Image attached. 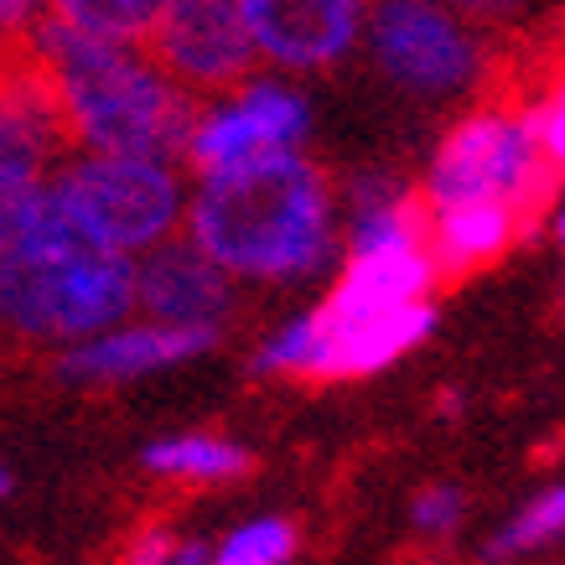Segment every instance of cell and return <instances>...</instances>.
<instances>
[{"label":"cell","instance_id":"1","mask_svg":"<svg viewBox=\"0 0 565 565\" xmlns=\"http://www.w3.org/2000/svg\"><path fill=\"white\" fill-rule=\"evenodd\" d=\"M182 234L234 280H311L338 255V192L301 146L270 151L198 177Z\"/></svg>","mask_w":565,"mask_h":565},{"label":"cell","instance_id":"2","mask_svg":"<svg viewBox=\"0 0 565 565\" xmlns=\"http://www.w3.org/2000/svg\"><path fill=\"white\" fill-rule=\"evenodd\" d=\"M17 47L47 78L68 151L156 156L182 167V140L198 99L172 84L140 42H104L78 32L57 11H36L17 32Z\"/></svg>","mask_w":565,"mask_h":565},{"label":"cell","instance_id":"3","mask_svg":"<svg viewBox=\"0 0 565 565\" xmlns=\"http://www.w3.org/2000/svg\"><path fill=\"white\" fill-rule=\"evenodd\" d=\"M136 311V259L88 244L57 203L0 244V327L21 343L68 348Z\"/></svg>","mask_w":565,"mask_h":565},{"label":"cell","instance_id":"4","mask_svg":"<svg viewBox=\"0 0 565 565\" xmlns=\"http://www.w3.org/2000/svg\"><path fill=\"white\" fill-rule=\"evenodd\" d=\"M57 213L99 249L146 255L151 244L172 239L188 213V182L177 161L115 151H63L47 172Z\"/></svg>","mask_w":565,"mask_h":565},{"label":"cell","instance_id":"5","mask_svg":"<svg viewBox=\"0 0 565 565\" xmlns=\"http://www.w3.org/2000/svg\"><path fill=\"white\" fill-rule=\"evenodd\" d=\"M415 188L426 198V213L451 203H503L514 207L524 228L534 234V223H540L550 192H555V167L540 151L530 109L493 99L467 109L462 120L446 130Z\"/></svg>","mask_w":565,"mask_h":565},{"label":"cell","instance_id":"6","mask_svg":"<svg viewBox=\"0 0 565 565\" xmlns=\"http://www.w3.org/2000/svg\"><path fill=\"white\" fill-rule=\"evenodd\" d=\"M363 42L379 73L411 99H462L488 73V42L441 0H374Z\"/></svg>","mask_w":565,"mask_h":565},{"label":"cell","instance_id":"7","mask_svg":"<svg viewBox=\"0 0 565 565\" xmlns=\"http://www.w3.org/2000/svg\"><path fill=\"white\" fill-rule=\"evenodd\" d=\"M311 130V104L296 84H286L280 73H249L244 84H234L228 94L198 99L182 140V167H192L198 177L239 167L255 156L270 151H296Z\"/></svg>","mask_w":565,"mask_h":565},{"label":"cell","instance_id":"8","mask_svg":"<svg viewBox=\"0 0 565 565\" xmlns=\"http://www.w3.org/2000/svg\"><path fill=\"white\" fill-rule=\"evenodd\" d=\"M172 84H182L192 99H213L259 73V52L249 42L234 0H167L151 36L140 42Z\"/></svg>","mask_w":565,"mask_h":565},{"label":"cell","instance_id":"9","mask_svg":"<svg viewBox=\"0 0 565 565\" xmlns=\"http://www.w3.org/2000/svg\"><path fill=\"white\" fill-rule=\"evenodd\" d=\"M259 63L275 73H322L363 42L374 0H234Z\"/></svg>","mask_w":565,"mask_h":565},{"label":"cell","instance_id":"10","mask_svg":"<svg viewBox=\"0 0 565 565\" xmlns=\"http://www.w3.org/2000/svg\"><path fill=\"white\" fill-rule=\"evenodd\" d=\"M218 338L223 327H172L130 311L125 322L104 327L84 343L57 348V379L84 384V390H115V384H136V379L198 359L207 348H218Z\"/></svg>","mask_w":565,"mask_h":565},{"label":"cell","instance_id":"11","mask_svg":"<svg viewBox=\"0 0 565 565\" xmlns=\"http://www.w3.org/2000/svg\"><path fill=\"white\" fill-rule=\"evenodd\" d=\"M239 307L234 275L218 259H207L198 244L177 228L172 239L136 255V311L172 327H223Z\"/></svg>","mask_w":565,"mask_h":565},{"label":"cell","instance_id":"12","mask_svg":"<svg viewBox=\"0 0 565 565\" xmlns=\"http://www.w3.org/2000/svg\"><path fill=\"white\" fill-rule=\"evenodd\" d=\"M436 286V265H430L426 244H394V249H359L343 259V270L332 280V291L317 301V317L327 327L363 322V317H384L411 301H430Z\"/></svg>","mask_w":565,"mask_h":565},{"label":"cell","instance_id":"13","mask_svg":"<svg viewBox=\"0 0 565 565\" xmlns=\"http://www.w3.org/2000/svg\"><path fill=\"white\" fill-rule=\"evenodd\" d=\"M317 317V311H311ZM436 332V307L430 301H411L399 311L384 317H363V322L327 327L317 317V359H311L307 379H363V374H384L390 363H399L411 348H420Z\"/></svg>","mask_w":565,"mask_h":565},{"label":"cell","instance_id":"14","mask_svg":"<svg viewBox=\"0 0 565 565\" xmlns=\"http://www.w3.org/2000/svg\"><path fill=\"white\" fill-rule=\"evenodd\" d=\"M530 228L514 207L503 203H451V207H430V265L436 280H467V275L488 270L509 255Z\"/></svg>","mask_w":565,"mask_h":565},{"label":"cell","instance_id":"15","mask_svg":"<svg viewBox=\"0 0 565 565\" xmlns=\"http://www.w3.org/2000/svg\"><path fill=\"white\" fill-rule=\"evenodd\" d=\"M140 467L161 482H177V488H218V482L249 478L255 451L228 441V436H213V430H177V436H161L146 446Z\"/></svg>","mask_w":565,"mask_h":565},{"label":"cell","instance_id":"16","mask_svg":"<svg viewBox=\"0 0 565 565\" xmlns=\"http://www.w3.org/2000/svg\"><path fill=\"white\" fill-rule=\"evenodd\" d=\"M565 545V482H550L530 503H519L514 514L503 519L488 545H482V561L488 565H519V561H534L545 550Z\"/></svg>","mask_w":565,"mask_h":565},{"label":"cell","instance_id":"17","mask_svg":"<svg viewBox=\"0 0 565 565\" xmlns=\"http://www.w3.org/2000/svg\"><path fill=\"white\" fill-rule=\"evenodd\" d=\"M301 550V524L286 514H259L244 519L223 534L207 565H291Z\"/></svg>","mask_w":565,"mask_h":565},{"label":"cell","instance_id":"18","mask_svg":"<svg viewBox=\"0 0 565 565\" xmlns=\"http://www.w3.org/2000/svg\"><path fill=\"white\" fill-rule=\"evenodd\" d=\"M167 0H47V11L104 42H146Z\"/></svg>","mask_w":565,"mask_h":565},{"label":"cell","instance_id":"19","mask_svg":"<svg viewBox=\"0 0 565 565\" xmlns=\"http://www.w3.org/2000/svg\"><path fill=\"white\" fill-rule=\"evenodd\" d=\"M311 359H317V317L296 311L291 322H280L265 332V343L255 348V374L265 379H307Z\"/></svg>","mask_w":565,"mask_h":565},{"label":"cell","instance_id":"20","mask_svg":"<svg viewBox=\"0 0 565 565\" xmlns=\"http://www.w3.org/2000/svg\"><path fill=\"white\" fill-rule=\"evenodd\" d=\"M467 509H472V498H467L462 482H426L411 498V530L420 540H430V545H441L451 534H462Z\"/></svg>","mask_w":565,"mask_h":565},{"label":"cell","instance_id":"21","mask_svg":"<svg viewBox=\"0 0 565 565\" xmlns=\"http://www.w3.org/2000/svg\"><path fill=\"white\" fill-rule=\"evenodd\" d=\"M530 120H534V136H540L545 161L555 167V177H565V84L540 109H530Z\"/></svg>","mask_w":565,"mask_h":565},{"label":"cell","instance_id":"22","mask_svg":"<svg viewBox=\"0 0 565 565\" xmlns=\"http://www.w3.org/2000/svg\"><path fill=\"white\" fill-rule=\"evenodd\" d=\"M172 540H177L172 524L151 519V524H140V530L120 545L115 565H167V555H172Z\"/></svg>","mask_w":565,"mask_h":565},{"label":"cell","instance_id":"23","mask_svg":"<svg viewBox=\"0 0 565 565\" xmlns=\"http://www.w3.org/2000/svg\"><path fill=\"white\" fill-rule=\"evenodd\" d=\"M441 6H451L457 17L467 21V26H514L524 11H530V0H441Z\"/></svg>","mask_w":565,"mask_h":565},{"label":"cell","instance_id":"24","mask_svg":"<svg viewBox=\"0 0 565 565\" xmlns=\"http://www.w3.org/2000/svg\"><path fill=\"white\" fill-rule=\"evenodd\" d=\"M36 11H47V6H42V0H0V32L17 36L21 26L36 17Z\"/></svg>","mask_w":565,"mask_h":565},{"label":"cell","instance_id":"25","mask_svg":"<svg viewBox=\"0 0 565 565\" xmlns=\"http://www.w3.org/2000/svg\"><path fill=\"white\" fill-rule=\"evenodd\" d=\"M207 555H213V545H207V540H198V534H177L167 565H207Z\"/></svg>","mask_w":565,"mask_h":565},{"label":"cell","instance_id":"26","mask_svg":"<svg viewBox=\"0 0 565 565\" xmlns=\"http://www.w3.org/2000/svg\"><path fill=\"white\" fill-rule=\"evenodd\" d=\"M555 239H561V249H565V203H561V213H555Z\"/></svg>","mask_w":565,"mask_h":565},{"label":"cell","instance_id":"27","mask_svg":"<svg viewBox=\"0 0 565 565\" xmlns=\"http://www.w3.org/2000/svg\"><path fill=\"white\" fill-rule=\"evenodd\" d=\"M11 493V472H6V462H0V498Z\"/></svg>","mask_w":565,"mask_h":565},{"label":"cell","instance_id":"28","mask_svg":"<svg viewBox=\"0 0 565 565\" xmlns=\"http://www.w3.org/2000/svg\"><path fill=\"white\" fill-rule=\"evenodd\" d=\"M555 317L565 322V280H561V296H555Z\"/></svg>","mask_w":565,"mask_h":565},{"label":"cell","instance_id":"29","mask_svg":"<svg viewBox=\"0 0 565 565\" xmlns=\"http://www.w3.org/2000/svg\"><path fill=\"white\" fill-rule=\"evenodd\" d=\"M6 47H11V36H6V32H0V52H6Z\"/></svg>","mask_w":565,"mask_h":565},{"label":"cell","instance_id":"30","mask_svg":"<svg viewBox=\"0 0 565 565\" xmlns=\"http://www.w3.org/2000/svg\"><path fill=\"white\" fill-rule=\"evenodd\" d=\"M42 6H47V0H42Z\"/></svg>","mask_w":565,"mask_h":565}]
</instances>
